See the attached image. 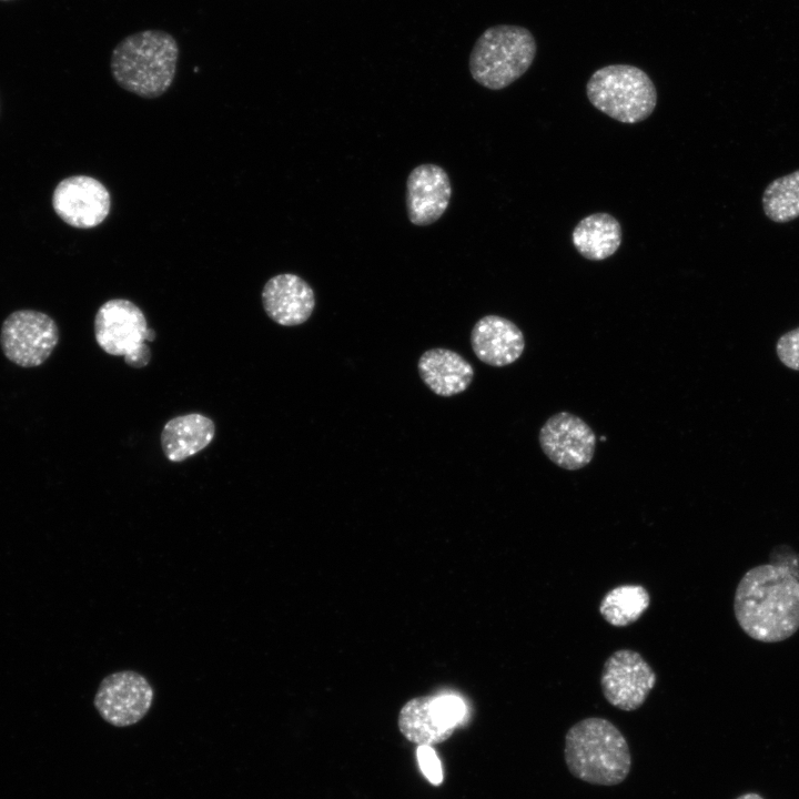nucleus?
<instances>
[{
    "label": "nucleus",
    "mask_w": 799,
    "mask_h": 799,
    "mask_svg": "<svg viewBox=\"0 0 799 799\" xmlns=\"http://www.w3.org/2000/svg\"><path fill=\"white\" fill-rule=\"evenodd\" d=\"M734 613L739 627L755 640L788 639L799 629V578L778 563L750 568L737 585Z\"/></svg>",
    "instance_id": "obj_1"
},
{
    "label": "nucleus",
    "mask_w": 799,
    "mask_h": 799,
    "mask_svg": "<svg viewBox=\"0 0 799 799\" xmlns=\"http://www.w3.org/2000/svg\"><path fill=\"white\" fill-rule=\"evenodd\" d=\"M179 58L175 39L162 30L125 37L112 51L111 73L124 90L141 98L162 95L172 84Z\"/></svg>",
    "instance_id": "obj_2"
},
{
    "label": "nucleus",
    "mask_w": 799,
    "mask_h": 799,
    "mask_svg": "<svg viewBox=\"0 0 799 799\" xmlns=\"http://www.w3.org/2000/svg\"><path fill=\"white\" fill-rule=\"evenodd\" d=\"M565 761L576 778L599 786H615L629 773L631 757L627 740L609 720L585 718L565 737Z\"/></svg>",
    "instance_id": "obj_3"
},
{
    "label": "nucleus",
    "mask_w": 799,
    "mask_h": 799,
    "mask_svg": "<svg viewBox=\"0 0 799 799\" xmlns=\"http://www.w3.org/2000/svg\"><path fill=\"white\" fill-rule=\"evenodd\" d=\"M536 50L528 29L510 24L490 27L477 38L471 51V74L484 88L502 90L529 69Z\"/></svg>",
    "instance_id": "obj_4"
},
{
    "label": "nucleus",
    "mask_w": 799,
    "mask_h": 799,
    "mask_svg": "<svg viewBox=\"0 0 799 799\" xmlns=\"http://www.w3.org/2000/svg\"><path fill=\"white\" fill-rule=\"evenodd\" d=\"M589 102L600 112L623 123L646 120L657 104V90L641 69L610 64L596 70L586 84Z\"/></svg>",
    "instance_id": "obj_5"
},
{
    "label": "nucleus",
    "mask_w": 799,
    "mask_h": 799,
    "mask_svg": "<svg viewBox=\"0 0 799 799\" xmlns=\"http://www.w3.org/2000/svg\"><path fill=\"white\" fill-rule=\"evenodd\" d=\"M94 336L105 353L123 356L131 367H144L151 360V348L145 341H154L155 332L148 327L142 310L129 300L112 299L99 307Z\"/></svg>",
    "instance_id": "obj_6"
},
{
    "label": "nucleus",
    "mask_w": 799,
    "mask_h": 799,
    "mask_svg": "<svg viewBox=\"0 0 799 799\" xmlns=\"http://www.w3.org/2000/svg\"><path fill=\"white\" fill-rule=\"evenodd\" d=\"M58 342L55 322L42 312L16 311L1 326L0 344L6 357L22 367L42 364Z\"/></svg>",
    "instance_id": "obj_7"
},
{
    "label": "nucleus",
    "mask_w": 799,
    "mask_h": 799,
    "mask_svg": "<svg viewBox=\"0 0 799 799\" xmlns=\"http://www.w3.org/2000/svg\"><path fill=\"white\" fill-rule=\"evenodd\" d=\"M464 701L455 695L423 696L408 700L401 709V732L417 745L446 740L466 716Z\"/></svg>",
    "instance_id": "obj_8"
},
{
    "label": "nucleus",
    "mask_w": 799,
    "mask_h": 799,
    "mask_svg": "<svg viewBox=\"0 0 799 799\" xmlns=\"http://www.w3.org/2000/svg\"><path fill=\"white\" fill-rule=\"evenodd\" d=\"M539 446L546 457L566 471L587 466L596 451V435L579 416L563 411L549 416L538 434Z\"/></svg>",
    "instance_id": "obj_9"
},
{
    "label": "nucleus",
    "mask_w": 799,
    "mask_h": 799,
    "mask_svg": "<svg viewBox=\"0 0 799 799\" xmlns=\"http://www.w3.org/2000/svg\"><path fill=\"white\" fill-rule=\"evenodd\" d=\"M656 681V672L644 657L626 648L616 650L606 659L600 677L606 700L624 711L638 709Z\"/></svg>",
    "instance_id": "obj_10"
},
{
    "label": "nucleus",
    "mask_w": 799,
    "mask_h": 799,
    "mask_svg": "<svg viewBox=\"0 0 799 799\" xmlns=\"http://www.w3.org/2000/svg\"><path fill=\"white\" fill-rule=\"evenodd\" d=\"M152 700L153 689L148 679L136 671L123 670L102 679L93 702L107 722L127 727L146 715Z\"/></svg>",
    "instance_id": "obj_11"
},
{
    "label": "nucleus",
    "mask_w": 799,
    "mask_h": 799,
    "mask_svg": "<svg viewBox=\"0 0 799 799\" xmlns=\"http://www.w3.org/2000/svg\"><path fill=\"white\" fill-rule=\"evenodd\" d=\"M52 206L67 224L78 229H92L108 216L110 193L97 179L88 175L69 176L58 183Z\"/></svg>",
    "instance_id": "obj_12"
},
{
    "label": "nucleus",
    "mask_w": 799,
    "mask_h": 799,
    "mask_svg": "<svg viewBox=\"0 0 799 799\" xmlns=\"http://www.w3.org/2000/svg\"><path fill=\"white\" fill-rule=\"evenodd\" d=\"M452 196L447 172L439 165L425 163L414 168L406 181V209L412 224L435 223L446 211Z\"/></svg>",
    "instance_id": "obj_13"
},
{
    "label": "nucleus",
    "mask_w": 799,
    "mask_h": 799,
    "mask_svg": "<svg viewBox=\"0 0 799 799\" xmlns=\"http://www.w3.org/2000/svg\"><path fill=\"white\" fill-rule=\"evenodd\" d=\"M261 296L266 315L283 326L305 323L315 307V295L311 285L292 273L271 277L263 286Z\"/></svg>",
    "instance_id": "obj_14"
},
{
    "label": "nucleus",
    "mask_w": 799,
    "mask_h": 799,
    "mask_svg": "<svg viewBox=\"0 0 799 799\" xmlns=\"http://www.w3.org/2000/svg\"><path fill=\"white\" fill-rule=\"evenodd\" d=\"M471 345L479 361L489 366L503 367L522 356L525 337L513 321L499 315H486L473 326Z\"/></svg>",
    "instance_id": "obj_15"
},
{
    "label": "nucleus",
    "mask_w": 799,
    "mask_h": 799,
    "mask_svg": "<svg viewBox=\"0 0 799 799\" xmlns=\"http://www.w3.org/2000/svg\"><path fill=\"white\" fill-rule=\"evenodd\" d=\"M419 377L436 395L449 397L464 392L474 377L473 366L458 353L436 347L424 352L417 363Z\"/></svg>",
    "instance_id": "obj_16"
},
{
    "label": "nucleus",
    "mask_w": 799,
    "mask_h": 799,
    "mask_svg": "<svg viewBox=\"0 0 799 799\" xmlns=\"http://www.w3.org/2000/svg\"><path fill=\"white\" fill-rule=\"evenodd\" d=\"M215 425L200 413L175 416L161 432V447L165 457L180 463L204 449L213 441Z\"/></svg>",
    "instance_id": "obj_17"
},
{
    "label": "nucleus",
    "mask_w": 799,
    "mask_h": 799,
    "mask_svg": "<svg viewBox=\"0 0 799 799\" xmlns=\"http://www.w3.org/2000/svg\"><path fill=\"white\" fill-rule=\"evenodd\" d=\"M621 237L620 223L606 212L593 213L581 219L572 232L575 249L590 261L610 257L619 249Z\"/></svg>",
    "instance_id": "obj_18"
},
{
    "label": "nucleus",
    "mask_w": 799,
    "mask_h": 799,
    "mask_svg": "<svg viewBox=\"0 0 799 799\" xmlns=\"http://www.w3.org/2000/svg\"><path fill=\"white\" fill-rule=\"evenodd\" d=\"M650 604L648 590L638 584H624L605 594L599 605L603 618L615 627L637 621Z\"/></svg>",
    "instance_id": "obj_19"
},
{
    "label": "nucleus",
    "mask_w": 799,
    "mask_h": 799,
    "mask_svg": "<svg viewBox=\"0 0 799 799\" xmlns=\"http://www.w3.org/2000/svg\"><path fill=\"white\" fill-rule=\"evenodd\" d=\"M762 208L765 214L777 223L799 216V170L768 184L762 194Z\"/></svg>",
    "instance_id": "obj_20"
},
{
    "label": "nucleus",
    "mask_w": 799,
    "mask_h": 799,
    "mask_svg": "<svg viewBox=\"0 0 799 799\" xmlns=\"http://www.w3.org/2000/svg\"><path fill=\"white\" fill-rule=\"evenodd\" d=\"M416 757L424 777L434 786L443 781V769L435 750L428 745H418Z\"/></svg>",
    "instance_id": "obj_21"
},
{
    "label": "nucleus",
    "mask_w": 799,
    "mask_h": 799,
    "mask_svg": "<svg viewBox=\"0 0 799 799\" xmlns=\"http://www.w3.org/2000/svg\"><path fill=\"white\" fill-rule=\"evenodd\" d=\"M776 350L782 364L799 371V327L783 334L778 340Z\"/></svg>",
    "instance_id": "obj_22"
},
{
    "label": "nucleus",
    "mask_w": 799,
    "mask_h": 799,
    "mask_svg": "<svg viewBox=\"0 0 799 799\" xmlns=\"http://www.w3.org/2000/svg\"><path fill=\"white\" fill-rule=\"evenodd\" d=\"M737 799H763V798L756 792H747V793L739 796Z\"/></svg>",
    "instance_id": "obj_23"
},
{
    "label": "nucleus",
    "mask_w": 799,
    "mask_h": 799,
    "mask_svg": "<svg viewBox=\"0 0 799 799\" xmlns=\"http://www.w3.org/2000/svg\"><path fill=\"white\" fill-rule=\"evenodd\" d=\"M3 1H6V0H3Z\"/></svg>",
    "instance_id": "obj_24"
}]
</instances>
